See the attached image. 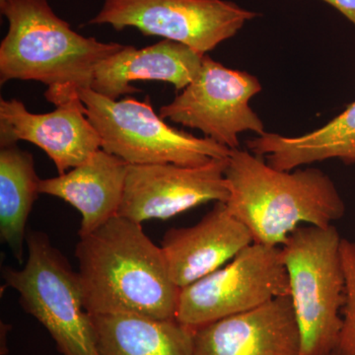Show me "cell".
<instances>
[{"label": "cell", "mask_w": 355, "mask_h": 355, "mask_svg": "<svg viewBox=\"0 0 355 355\" xmlns=\"http://www.w3.org/2000/svg\"><path fill=\"white\" fill-rule=\"evenodd\" d=\"M78 277L90 315L176 319L181 288L141 223L116 216L77 243Z\"/></svg>", "instance_id": "6da1fadb"}, {"label": "cell", "mask_w": 355, "mask_h": 355, "mask_svg": "<svg viewBox=\"0 0 355 355\" xmlns=\"http://www.w3.org/2000/svg\"><path fill=\"white\" fill-rule=\"evenodd\" d=\"M0 10L9 24L0 44V83L46 84L44 97L55 106L92 87L98 65L125 46L78 34L48 0H2Z\"/></svg>", "instance_id": "7a4b0ae2"}, {"label": "cell", "mask_w": 355, "mask_h": 355, "mask_svg": "<svg viewBox=\"0 0 355 355\" xmlns=\"http://www.w3.org/2000/svg\"><path fill=\"white\" fill-rule=\"evenodd\" d=\"M227 209L254 243L277 246L308 223L319 227L342 218L345 205L328 175L316 168L280 171L247 150L231 149L225 171Z\"/></svg>", "instance_id": "3957f363"}, {"label": "cell", "mask_w": 355, "mask_h": 355, "mask_svg": "<svg viewBox=\"0 0 355 355\" xmlns=\"http://www.w3.org/2000/svg\"><path fill=\"white\" fill-rule=\"evenodd\" d=\"M342 239L334 225L299 226L282 245L300 355H331L338 343L345 302Z\"/></svg>", "instance_id": "277c9868"}, {"label": "cell", "mask_w": 355, "mask_h": 355, "mask_svg": "<svg viewBox=\"0 0 355 355\" xmlns=\"http://www.w3.org/2000/svg\"><path fill=\"white\" fill-rule=\"evenodd\" d=\"M26 243L25 266L2 270L6 286L18 292L23 309L43 324L62 355H99L78 272L44 233L30 231Z\"/></svg>", "instance_id": "5b68a950"}, {"label": "cell", "mask_w": 355, "mask_h": 355, "mask_svg": "<svg viewBox=\"0 0 355 355\" xmlns=\"http://www.w3.org/2000/svg\"><path fill=\"white\" fill-rule=\"evenodd\" d=\"M86 116L101 139V148L130 165L173 163L187 167L228 158L231 149L209 137L170 127L154 112L148 96L112 100L91 88L78 90Z\"/></svg>", "instance_id": "8992f818"}, {"label": "cell", "mask_w": 355, "mask_h": 355, "mask_svg": "<svg viewBox=\"0 0 355 355\" xmlns=\"http://www.w3.org/2000/svg\"><path fill=\"white\" fill-rule=\"evenodd\" d=\"M289 294L282 248L253 243L228 265L181 288L176 320L196 330Z\"/></svg>", "instance_id": "52a82bcc"}, {"label": "cell", "mask_w": 355, "mask_h": 355, "mask_svg": "<svg viewBox=\"0 0 355 355\" xmlns=\"http://www.w3.org/2000/svg\"><path fill=\"white\" fill-rule=\"evenodd\" d=\"M257 16L227 0H104L89 24L110 25L116 31L135 28L205 55Z\"/></svg>", "instance_id": "ba28073f"}, {"label": "cell", "mask_w": 355, "mask_h": 355, "mask_svg": "<svg viewBox=\"0 0 355 355\" xmlns=\"http://www.w3.org/2000/svg\"><path fill=\"white\" fill-rule=\"evenodd\" d=\"M261 91L259 79L246 71L227 69L205 55L197 78L159 116L184 127L196 128L205 137L229 149L239 148L238 135L266 132L250 101Z\"/></svg>", "instance_id": "9c48e42d"}, {"label": "cell", "mask_w": 355, "mask_h": 355, "mask_svg": "<svg viewBox=\"0 0 355 355\" xmlns=\"http://www.w3.org/2000/svg\"><path fill=\"white\" fill-rule=\"evenodd\" d=\"M228 158L187 167L163 164L128 166L125 191L118 216L141 223L168 219L209 202H226Z\"/></svg>", "instance_id": "30bf717a"}, {"label": "cell", "mask_w": 355, "mask_h": 355, "mask_svg": "<svg viewBox=\"0 0 355 355\" xmlns=\"http://www.w3.org/2000/svg\"><path fill=\"white\" fill-rule=\"evenodd\" d=\"M19 140L44 151L60 175L83 164L101 149V139L86 116L79 95L48 114H33L19 100L1 99L0 146H12Z\"/></svg>", "instance_id": "8fae6325"}, {"label": "cell", "mask_w": 355, "mask_h": 355, "mask_svg": "<svg viewBox=\"0 0 355 355\" xmlns=\"http://www.w3.org/2000/svg\"><path fill=\"white\" fill-rule=\"evenodd\" d=\"M291 296L193 330V355H300Z\"/></svg>", "instance_id": "7c38bea8"}, {"label": "cell", "mask_w": 355, "mask_h": 355, "mask_svg": "<svg viewBox=\"0 0 355 355\" xmlns=\"http://www.w3.org/2000/svg\"><path fill=\"white\" fill-rule=\"evenodd\" d=\"M253 243L249 229L226 203L216 202L196 225L169 229L160 247L173 282L183 288L216 272Z\"/></svg>", "instance_id": "4fadbf2b"}, {"label": "cell", "mask_w": 355, "mask_h": 355, "mask_svg": "<svg viewBox=\"0 0 355 355\" xmlns=\"http://www.w3.org/2000/svg\"><path fill=\"white\" fill-rule=\"evenodd\" d=\"M205 55L186 44L162 40L137 49L125 46L95 70L92 90L112 100L140 92L133 81H163L184 90L200 73Z\"/></svg>", "instance_id": "5bb4252c"}, {"label": "cell", "mask_w": 355, "mask_h": 355, "mask_svg": "<svg viewBox=\"0 0 355 355\" xmlns=\"http://www.w3.org/2000/svg\"><path fill=\"white\" fill-rule=\"evenodd\" d=\"M128 163L103 149L65 174L41 180L40 193L62 198L80 212L79 237L88 235L118 216Z\"/></svg>", "instance_id": "9a60e30c"}, {"label": "cell", "mask_w": 355, "mask_h": 355, "mask_svg": "<svg viewBox=\"0 0 355 355\" xmlns=\"http://www.w3.org/2000/svg\"><path fill=\"white\" fill-rule=\"evenodd\" d=\"M249 151L280 171L328 159L355 164V101L323 128L300 137L265 132L247 141Z\"/></svg>", "instance_id": "2e32d148"}, {"label": "cell", "mask_w": 355, "mask_h": 355, "mask_svg": "<svg viewBox=\"0 0 355 355\" xmlns=\"http://www.w3.org/2000/svg\"><path fill=\"white\" fill-rule=\"evenodd\" d=\"M99 355H193V330L176 319L91 315Z\"/></svg>", "instance_id": "e0dca14e"}, {"label": "cell", "mask_w": 355, "mask_h": 355, "mask_svg": "<svg viewBox=\"0 0 355 355\" xmlns=\"http://www.w3.org/2000/svg\"><path fill=\"white\" fill-rule=\"evenodd\" d=\"M41 179L31 153L17 144L0 150V237L22 263L26 227L33 205L40 193Z\"/></svg>", "instance_id": "ac0fdd59"}, {"label": "cell", "mask_w": 355, "mask_h": 355, "mask_svg": "<svg viewBox=\"0 0 355 355\" xmlns=\"http://www.w3.org/2000/svg\"><path fill=\"white\" fill-rule=\"evenodd\" d=\"M340 254L345 273L343 327L331 355H355V241L343 238Z\"/></svg>", "instance_id": "d6986e66"}, {"label": "cell", "mask_w": 355, "mask_h": 355, "mask_svg": "<svg viewBox=\"0 0 355 355\" xmlns=\"http://www.w3.org/2000/svg\"><path fill=\"white\" fill-rule=\"evenodd\" d=\"M355 25V0H323Z\"/></svg>", "instance_id": "ffe728a7"}, {"label": "cell", "mask_w": 355, "mask_h": 355, "mask_svg": "<svg viewBox=\"0 0 355 355\" xmlns=\"http://www.w3.org/2000/svg\"><path fill=\"white\" fill-rule=\"evenodd\" d=\"M0 1H2V0H0Z\"/></svg>", "instance_id": "44dd1931"}]
</instances>
